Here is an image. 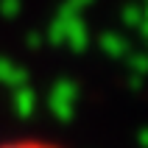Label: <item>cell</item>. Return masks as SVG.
<instances>
[{
	"label": "cell",
	"instance_id": "obj_1",
	"mask_svg": "<svg viewBox=\"0 0 148 148\" xmlns=\"http://www.w3.org/2000/svg\"><path fill=\"white\" fill-rule=\"evenodd\" d=\"M0 148H67L50 137H36V134H23V137H8L0 140Z\"/></svg>",
	"mask_w": 148,
	"mask_h": 148
}]
</instances>
